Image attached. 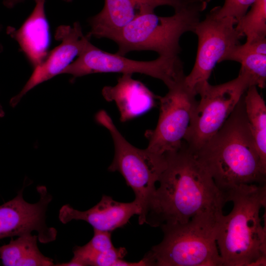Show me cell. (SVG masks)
<instances>
[{
  "label": "cell",
  "mask_w": 266,
  "mask_h": 266,
  "mask_svg": "<svg viewBox=\"0 0 266 266\" xmlns=\"http://www.w3.org/2000/svg\"><path fill=\"white\" fill-rule=\"evenodd\" d=\"M4 112L1 105L0 104V118H1L4 115Z\"/></svg>",
  "instance_id": "cell-23"
},
{
  "label": "cell",
  "mask_w": 266,
  "mask_h": 266,
  "mask_svg": "<svg viewBox=\"0 0 266 266\" xmlns=\"http://www.w3.org/2000/svg\"><path fill=\"white\" fill-rule=\"evenodd\" d=\"M55 38L61 43L49 52L45 60L33 68L30 78L20 93L12 98L10 105L14 107L22 98L32 89L63 71L71 63L74 58L83 51L90 37L85 35L81 26L76 22L71 27L62 25L55 32Z\"/></svg>",
  "instance_id": "cell-12"
},
{
  "label": "cell",
  "mask_w": 266,
  "mask_h": 266,
  "mask_svg": "<svg viewBox=\"0 0 266 266\" xmlns=\"http://www.w3.org/2000/svg\"><path fill=\"white\" fill-rule=\"evenodd\" d=\"M38 236L28 233L12 239L8 244L0 247V258L5 266H51L53 260L39 251Z\"/></svg>",
  "instance_id": "cell-18"
},
{
  "label": "cell",
  "mask_w": 266,
  "mask_h": 266,
  "mask_svg": "<svg viewBox=\"0 0 266 266\" xmlns=\"http://www.w3.org/2000/svg\"><path fill=\"white\" fill-rule=\"evenodd\" d=\"M24 0H3V4L7 8H11L17 4Z\"/></svg>",
  "instance_id": "cell-22"
},
{
  "label": "cell",
  "mask_w": 266,
  "mask_h": 266,
  "mask_svg": "<svg viewBox=\"0 0 266 266\" xmlns=\"http://www.w3.org/2000/svg\"><path fill=\"white\" fill-rule=\"evenodd\" d=\"M46 0H34L35 6L18 29L9 26L6 33L18 43L20 50L34 68L45 59L51 42L50 27L44 9Z\"/></svg>",
  "instance_id": "cell-15"
},
{
  "label": "cell",
  "mask_w": 266,
  "mask_h": 266,
  "mask_svg": "<svg viewBox=\"0 0 266 266\" xmlns=\"http://www.w3.org/2000/svg\"><path fill=\"white\" fill-rule=\"evenodd\" d=\"M96 120L109 131L114 143V158L108 169L120 173L127 185L133 190L134 200L140 209L138 223L143 225L145 222L150 201L156 189L155 184L166 167V157L147 148L139 149L130 143L105 111H99Z\"/></svg>",
  "instance_id": "cell-6"
},
{
  "label": "cell",
  "mask_w": 266,
  "mask_h": 266,
  "mask_svg": "<svg viewBox=\"0 0 266 266\" xmlns=\"http://www.w3.org/2000/svg\"><path fill=\"white\" fill-rule=\"evenodd\" d=\"M245 113L263 166L266 168V106L257 87L252 86L243 96Z\"/></svg>",
  "instance_id": "cell-19"
},
{
  "label": "cell",
  "mask_w": 266,
  "mask_h": 266,
  "mask_svg": "<svg viewBox=\"0 0 266 266\" xmlns=\"http://www.w3.org/2000/svg\"><path fill=\"white\" fill-rule=\"evenodd\" d=\"M243 96L217 133L193 152L226 193L241 185L266 184V168L250 129Z\"/></svg>",
  "instance_id": "cell-2"
},
{
  "label": "cell",
  "mask_w": 266,
  "mask_h": 266,
  "mask_svg": "<svg viewBox=\"0 0 266 266\" xmlns=\"http://www.w3.org/2000/svg\"><path fill=\"white\" fill-rule=\"evenodd\" d=\"M222 216L200 215L162 228L164 238L142 259L145 266H222L216 243Z\"/></svg>",
  "instance_id": "cell-5"
},
{
  "label": "cell",
  "mask_w": 266,
  "mask_h": 266,
  "mask_svg": "<svg viewBox=\"0 0 266 266\" xmlns=\"http://www.w3.org/2000/svg\"><path fill=\"white\" fill-rule=\"evenodd\" d=\"M69 2L72 0H64ZM185 0H104L100 12L88 20L91 38L112 39L121 30L137 16L154 11L159 6L169 5L174 8Z\"/></svg>",
  "instance_id": "cell-13"
},
{
  "label": "cell",
  "mask_w": 266,
  "mask_h": 266,
  "mask_svg": "<svg viewBox=\"0 0 266 266\" xmlns=\"http://www.w3.org/2000/svg\"><path fill=\"white\" fill-rule=\"evenodd\" d=\"M102 95L107 101L115 102L122 122L147 112L155 106L158 98L131 74H123L113 86L104 87Z\"/></svg>",
  "instance_id": "cell-16"
},
{
  "label": "cell",
  "mask_w": 266,
  "mask_h": 266,
  "mask_svg": "<svg viewBox=\"0 0 266 266\" xmlns=\"http://www.w3.org/2000/svg\"><path fill=\"white\" fill-rule=\"evenodd\" d=\"M1 26L0 25V31L1 30ZM2 50V45L0 44V52H1Z\"/></svg>",
  "instance_id": "cell-24"
},
{
  "label": "cell",
  "mask_w": 266,
  "mask_h": 266,
  "mask_svg": "<svg viewBox=\"0 0 266 266\" xmlns=\"http://www.w3.org/2000/svg\"><path fill=\"white\" fill-rule=\"evenodd\" d=\"M236 23L233 18L217 15L213 8L197 24L193 31L198 38L196 59L192 71L184 79L190 90L196 93L199 85L208 81L216 65L239 44L242 36L235 28Z\"/></svg>",
  "instance_id": "cell-10"
},
{
  "label": "cell",
  "mask_w": 266,
  "mask_h": 266,
  "mask_svg": "<svg viewBox=\"0 0 266 266\" xmlns=\"http://www.w3.org/2000/svg\"><path fill=\"white\" fill-rule=\"evenodd\" d=\"M255 0H225L223 6L214 7L217 15L232 17L237 21L244 15Z\"/></svg>",
  "instance_id": "cell-21"
},
{
  "label": "cell",
  "mask_w": 266,
  "mask_h": 266,
  "mask_svg": "<svg viewBox=\"0 0 266 266\" xmlns=\"http://www.w3.org/2000/svg\"><path fill=\"white\" fill-rule=\"evenodd\" d=\"M139 73L162 80L168 88L183 80L185 75L179 57L159 56L150 61H135L96 47L89 41L78 58L62 72L76 78L95 73Z\"/></svg>",
  "instance_id": "cell-8"
},
{
  "label": "cell",
  "mask_w": 266,
  "mask_h": 266,
  "mask_svg": "<svg viewBox=\"0 0 266 266\" xmlns=\"http://www.w3.org/2000/svg\"><path fill=\"white\" fill-rule=\"evenodd\" d=\"M168 89L165 96L158 98L160 110L156 128L145 133L146 148L159 155L182 147L191 130L198 102L197 94L186 86L184 79Z\"/></svg>",
  "instance_id": "cell-9"
},
{
  "label": "cell",
  "mask_w": 266,
  "mask_h": 266,
  "mask_svg": "<svg viewBox=\"0 0 266 266\" xmlns=\"http://www.w3.org/2000/svg\"><path fill=\"white\" fill-rule=\"evenodd\" d=\"M235 28L246 43L266 38V0H255L250 10L239 19Z\"/></svg>",
  "instance_id": "cell-20"
},
{
  "label": "cell",
  "mask_w": 266,
  "mask_h": 266,
  "mask_svg": "<svg viewBox=\"0 0 266 266\" xmlns=\"http://www.w3.org/2000/svg\"><path fill=\"white\" fill-rule=\"evenodd\" d=\"M233 207L219 220L216 243L222 266H252L266 257V224L260 211L266 206V184H244L228 191Z\"/></svg>",
  "instance_id": "cell-3"
},
{
  "label": "cell",
  "mask_w": 266,
  "mask_h": 266,
  "mask_svg": "<svg viewBox=\"0 0 266 266\" xmlns=\"http://www.w3.org/2000/svg\"><path fill=\"white\" fill-rule=\"evenodd\" d=\"M165 156L166 166L150 201L145 223L162 228L185 224L200 215L222 216L227 194L186 142Z\"/></svg>",
  "instance_id": "cell-1"
},
{
  "label": "cell",
  "mask_w": 266,
  "mask_h": 266,
  "mask_svg": "<svg viewBox=\"0 0 266 266\" xmlns=\"http://www.w3.org/2000/svg\"><path fill=\"white\" fill-rule=\"evenodd\" d=\"M233 61L241 65L239 73L249 80L251 86L264 88L266 85V39L234 46L222 61Z\"/></svg>",
  "instance_id": "cell-17"
},
{
  "label": "cell",
  "mask_w": 266,
  "mask_h": 266,
  "mask_svg": "<svg viewBox=\"0 0 266 266\" xmlns=\"http://www.w3.org/2000/svg\"><path fill=\"white\" fill-rule=\"evenodd\" d=\"M140 209L134 201L121 202L111 197L103 195L100 201L92 208L84 211L76 210L70 205H63L59 218L63 224L74 220H83L95 230L110 232L123 227L134 215H139Z\"/></svg>",
  "instance_id": "cell-14"
},
{
  "label": "cell",
  "mask_w": 266,
  "mask_h": 266,
  "mask_svg": "<svg viewBox=\"0 0 266 266\" xmlns=\"http://www.w3.org/2000/svg\"><path fill=\"white\" fill-rule=\"evenodd\" d=\"M37 190L40 199L35 203L25 201L23 189L12 200L0 205V239L20 236L37 232L40 242L47 243L55 240L57 232L46 224V212L52 197L45 186H39Z\"/></svg>",
  "instance_id": "cell-11"
},
{
  "label": "cell",
  "mask_w": 266,
  "mask_h": 266,
  "mask_svg": "<svg viewBox=\"0 0 266 266\" xmlns=\"http://www.w3.org/2000/svg\"><path fill=\"white\" fill-rule=\"evenodd\" d=\"M210 0H185L174 8L170 16H159L154 11L137 16L111 39L118 45L117 54L124 56L133 51L150 50L160 57L178 58L181 36L193 32Z\"/></svg>",
  "instance_id": "cell-4"
},
{
  "label": "cell",
  "mask_w": 266,
  "mask_h": 266,
  "mask_svg": "<svg viewBox=\"0 0 266 266\" xmlns=\"http://www.w3.org/2000/svg\"><path fill=\"white\" fill-rule=\"evenodd\" d=\"M250 86L248 79L239 73L236 78L223 84L212 85L206 81L196 89L200 100L185 141L189 149L196 151L217 133Z\"/></svg>",
  "instance_id": "cell-7"
}]
</instances>
